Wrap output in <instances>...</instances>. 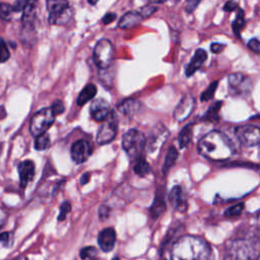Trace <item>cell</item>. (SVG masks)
Masks as SVG:
<instances>
[{
  "label": "cell",
  "instance_id": "1",
  "mask_svg": "<svg viewBox=\"0 0 260 260\" xmlns=\"http://www.w3.org/2000/svg\"><path fill=\"white\" fill-rule=\"evenodd\" d=\"M210 247L203 239L183 236L172 246L171 260H208Z\"/></svg>",
  "mask_w": 260,
  "mask_h": 260
},
{
  "label": "cell",
  "instance_id": "2",
  "mask_svg": "<svg viewBox=\"0 0 260 260\" xmlns=\"http://www.w3.org/2000/svg\"><path fill=\"white\" fill-rule=\"evenodd\" d=\"M199 153L211 160H226L234 154L231 140L219 131H211L198 142Z\"/></svg>",
  "mask_w": 260,
  "mask_h": 260
},
{
  "label": "cell",
  "instance_id": "3",
  "mask_svg": "<svg viewBox=\"0 0 260 260\" xmlns=\"http://www.w3.org/2000/svg\"><path fill=\"white\" fill-rule=\"evenodd\" d=\"M145 146L146 138L142 132L136 129H130L124 134L122 147L131 160L140 159Z\"/></svg>",
  "mask_w": 260,
  "mask_h": 260
},
{
  "label": "cell",
  "instance_id": "4",
  "mask_svg": "<svg viewBox=\"0 0 260 260\" xmlns=\"http://www.w3.org/2000/svg\"><path fill=\"white\" fill-rule=\"evenodd\" d=\"M46 5L51 24L63 25L71 19L73 11L67 0H47Z\"/></svg>",
  "mask_w": 260,
  "mask_h": 260
},
{
  "label": "cell",
  "instance_id": "5",
  "mask_svg": "<svg viewBox=\"0 0 260 260\" xmlns=\"http://www.w3.org/2000/svg\"><path fill=\"white\" fill-rule=\"evenodd\" d=\"M55 114L52 108H44L38 111L30 119L29 131L34 136H39L46 133L55 121Z\"/></svg>",
  "mask_w": 260,
  "mask_h": 260
},
{
  "label": "cell",
  "instance_id": "6",
  "mask_svg": "<svg viewBox=\"0 0 260 260\" xmlns=\"http://www.w3.org/2000/svg\"><path fill=\"white\" fill-rule=\"evenodd\" d=\"M114 59V47L109 40L103 39L93 49V60L99 68L105 70L109 68Z\"/></svg>",
  "mask_w": 260,
  "mask_h": 260
},
{
  "label": "cell",
  "instance_id": "7",
  "mask_svg": "<svg viewBox=\"0 0 260 260\" xmlns=\"http://www.w3.org/2000/svg\"><path fill=\"white\" fill-rule=\"evenodd\" d=\"M253 250L248 242L235 240L225 249L223 260H252Z\"/></svg>",
  "mask_w": 260,
  "mask_h": 260
},
{
  "label": "cell",
  "instance_id": "8",
  "mask_svg": "<svg viewBox=\"0 0 260 260\" xmlns=\"http://www.w3.org/2000/svg\"><path fill=\"white\" fill-rule=\"evenodd\" d=\"M118 131V120L116 114L112 111L108 118L101 125L98 134H96V142L100 145L110 143L117 135Z\"/></svg>",
  "mask_w": 260,
  "mask_h": 260
},
{
  "label": "cell",
  "instance_id": "9",
  "mask_svg": "<svg viewBox=\"0 0 260 260\" xmlns=\"http://www.w3.org/2000/svg\"><path fill=\"white\" fill-rule=\"evenodd\" d=\"M239 141L245 146H255L260 143V128L255 125H241L235 130Z\"/></svg>",
  "mask_w": 260,
  "mask_h": 260
},
{
  "label": "cell",
  "instance_id": "10",
  "mask_svg": "<svg viewBox=\"0 0 260 260\" xmlns=\"http://www.w3.org/2000/svg\"><path fill=\"white\" fill-rule=\"evenodd\" d=\"M229 87L233 95H247L252 88L250 79L242 73H233L229 76Z\"/></svg>",
  "mask_w": 260,
  "mask_h": 260
},
{
  "label": "cell",
  "instance_id": "11",
  "mask_svg": "<svg viewBox=\"0 0 260 260\" xmlns=\"http://www.w3.org/2000/svg\"><path fill=\"white\" fill-rule=\"evenodd\" d=\"M92 152V146L91 144L84 139H79L75 141L70 150L71 158L76 164H82L84 162Z\"/></svg>",
  "mask_w": 260,
  "mask_h": 260
},
{
  "label": "cell",
  "instance_id": "12",
  "mask_svg": "<svg viewBox=\"0 0 260 260\" xmlns=\"http://www.w3.org/2000/svg\"><path fill=\"white\" fill-rule=\"evenodd\" d=\"M194 107H195V101H194L193 96L190 94L184 95L181 99V101L179 102V104L177 105V107L175 108L174 118L178 122L185 121L192 113Z\"/></svg>",
  "mask_w": 260,
  "mask_h": 260
},
{
  "label": "cell",
  "instance_id": "13",
  "mask_svg": "<svg viewBox=\"0 0 260 260\" xmlns=\"http://www.w3.org/2000/svg\"><path fill=\"white\" fill-rule=\"evenodd\" d=\"M89 112H90L91 118L94 121L103 122L108 118V116L112 111L107 101H105L104 99H96L92 101L89 108Z\"/></svg>",
  "mask_w": 260,
  "mask_h": 260
},
{
  "label": "cell",
  "instance_id": "14",
  "mask_svg": "<svg viewBox=\"0 0 260 260\" xmlns=\"http://www.w3.org/2000/svg\"><path fill=\"white\" fill-rule=\"evenodd\" d=\"M168 130L164 125H158L154 128V131L150 134L149 142H148V151L154 152L160 148V146L164 144L165 140L168 137Z\"/></svg>",
  "mask_w": 260,
  "mask_h": 260
},
{
  "label": "cell",
  "instance_id": "15",
  "mask_svg": "<svg viewBox=\"0 0 260 260\" xmlns=\"http://www.w3.org/2000/svg\"><path fill=\"white\" fill-rule=\"evenodd\" d=\"M169 199H170L172 206L176 210H178L180 212H184L187 210V206H188L187 199H186L184 190L182 189L181 186L177 185L172 188L170 195H169Z\"/></svg>",
  "mask_w": 260,
  "mask_h": 260
},
{
  "label": "cell",
  "instance_id": "16",
  "mask_svg": "<svg viewBox=\"0 0 260 260\" xmlns=\"http://www.w3.org/2000/svg\"><path fill=\"white\" fill-rule=\"evenodd\" d=\"M98 243L100 248L105 252L113 250L116 244V232L113 228H106L102 230L98 236Z\"/></svg>",
  "mask_w": 260,
  "mask_h": 260
},
{
  "label": "cell",
  "instance_id": "17",
  "mask_svg": "<svg viewBox=\"0 0 260 260\" xmlns=\"http://www.w3.org/2000/svg\"><path fill=\"white\" fill-rule=\"evenodd\" d=\"M18 175L21 187H25L34 178L35 165L31 160H23L18 165Z\"/></svg>",
  "mask_w": 260,
  "mask_h": 260
},
{
  "label": "cell",
  "instance_id": "18",
  "mask_svg": "<svg viewBox=\"0 0 260 260\" xmlns=\"http://www.w3.org/2000/svg\"><path fill=\"white\" fill-rule=\"evenodd\" d=\"M206 58H207L206 52L203 49H197L186 68V71H185L186 76L188 77L192 76L203 65V63L206 61Z\"/></svg>",
  "mask_w": 260,
  "mask_h": 260
},
{
  "label": "cell",
  "instance_id": "19",
  "mask_svg": "<svg viewBox=\"0 0 260 260\" xmlns=\"http://www.w3.org/2000/svg\"><path fill=\"white\" fill-rule=\"evenodd\" d=\"M143 19V16L140 14V12L136 11H129L126 12L120 19L118 26L123 29H129L136 25H138Z\"/></svg>",
  "mask_w": 260,
  "mask_h": 260
},
{
  "label": "cell",
  "instance_id": "20",
  "mask_svg": "<svg viewBox=\"0 0 260 260\" xmlns=\"http://www.w3.org/2000/svg\"><path fill=\"white\" fill-rule=\"evenodd\" d=\"M37 10V0H26L24 9L22 11V24L23 25H34L36 19Z\"/></svg>",
  "mask_w": 260,
  "mask_h": 260
},
{
  "label": "cell",
  "instance_id": "21",
  "mask_svg": "<svg viewBox=\"0 0 260 260\" xmlns=\"http://www.w3.org/2000/svg\"><path fill=\"white\" fill-rule=\"evenodd\" d=\"M141 108V103L135 99H127L124 100L119 106L118 109L121 113L126 116H133L134 114L138 113Z\"/></svg>",
  "mask_w": 260,
  "mask_h": 260
},
{
  "label": "cell",
  "instance_id": "22",
  "mask_svg": "<svg viewBox=\"0 0 260 260\" xmlns=\"http://www.w3.org/2000/svg\"><path fill=\"white\" fill-rule=\"evenodd\" d=\"M95 93H96V86L93 83L86 84L77 96V100H76L77 105L78 106L85 105L87 102H89L94 98Z\"/></svg>",
  "mask_w": 260,
  "mask_h": 260
},
{
  "label": "cell",
  "instance_id": "23",
  "mask_svg": "<svg viewBox=\"0 0 260 260\" xmlns=\"http://www.w3.org/2000/svg\"><path fill=\"white\" fill-rule=\"evenodd\" d=\"M192 132H193L192 124H188L180 131L179 136H178L180 148H185L189 145V143L191 142V139H192Z\"/></svg>",
  "mask_w": 260,
  "mask_h": 260
},
{
  "label": "cell",
  "instance_id": "24",
  "mask_svg": "<svg viewBox=\"0 0 260 260\" xmlns=\"http://www.w3.org/2000/svg\"><path fill=\"white\" fill-rule=\"evenodd\" d=\"M178 150L175 146H171L167 152L164 165H162V174L167 175L169 170L175 165L177 158H178Z\"/></svg>",
  "mask_w": 260,
  "mask_h": 260
},
{
  "label": "cell",
  "instance_id": "25",
  "mask_svg": "<svg viewBox=\"0 0 260 260\" xmlns=\"http://www.w3.org/2000/svg\"><path fill=\"white\" fill-rule=\"evenodd\" d=\"M165 210H166V203L164 200V195L156 194V196L154 197L153 203L150 207V213L152 218L158 217Z\"/></svg>",
  "mask_w": 260,
  "mask_h": 260
},
{
  "label": "cell",
  "instance_id": "26",
  "mask_svg": "<svg viewBox=\"0 0 260 260\" xmlns=\"http://www.w3.org/2000/svg\"><path fill=\"white\" fill-rule=\"evenodd\" d=\"M221 107V102H216L215 104H213L205 113L203 119L205 121H209V122H216L219 119L218 113H219V109Z\"/></svg>",
  "mask_w": 260,
  "mask_h": 260
},
{
  "label": "cell",
  "instance_id": "27",
  "mask_svg": "<svg viewBox=\"0 0 260 260\" xmlns=\"http://www.w3.org/2000/svg\"><path fill=\"white\" fill-rule=\"evenodd\" d=\"M244 16H245L244 11L240 8L238 10L236 19L233 22V30L237 37H240V32L242 31L243 27L245 26V17Z\"/></svg>",
  "mask_w": 260,
  "mask_h": 260
},
{
  "label": "cell",
  "instance_id": "28",
  "mask_svg": "<svg viewBox=\"0 0 260 260\" xmlns=\"http://www.w3.org/2000/svg\"><path fill=\"white\" fill-rule=\"evenodd\" d=\"M134 172L139 177H145L150 172V166L145 159H143L141 157L140 159L137 160V162L134 167Z\"/></svg>",
  "mask_w": 260,
  "mask_h": 260
},
{
  "label": "cell",
  "instance_id": "29",
  "mask_svg": "<svg viewBox=\"0 0 260 260\" xmlns=\"http://www.w3.org/2000/svg\"><path fill=\"white\" fill-rule=\"evenodd\" d=\"M50 136L47 133L41 134L39 136L36 137V141H35V148L37 150H45L48 147H50Z\"/></svg>",
  "mask_w": 260,
  "mask_h": 260
},
{
  "label": "cell",
  "instance_id": "30",
  "mask_svg": "<svg viewBox=\"0 0 260 260\" xmlns=\"http://www.w3.org/2000/svg\"><path fill=\"white\" fill-rule=\"evenodd\" d=\"M98 250L94 247H84L80 250L79 256L82 260H99Z\"/></svg>",
  "mask_w": 260,
  "mask_h": 260
},
{
  "label": "cell",
  "instance_id": "31",
  "mask_svg": "<svg viewBox=\"0 0 260 260\" xmlns=\"http://www.w3.org/2000/svg\"><path fill=\"white\" fill-rule=\"evenodd\" d=\"M217 84L218 82L215 80L213 82H211L208 87L201 93V96H200V100L202 102H207L209 100H211L215 93V90H216V87H217Z\"/></svg>",
  "mask_w": 260,
  "mask_h": 260
},
{
  "label": "cell",
  "instance_id": "32",
  "mask_svg": "<svg viewBox=\"0 0 260 260\" xmlns=\"http://www.w3.org/2000/svg\"><path fill=\"white\" fill-rule=\"evenodd\" d=\"M244 209V203L240 202V203H237L235 205H232L230 206L229 208H226L224 210V216H228V217H232V216H238L242 213Z\"/></svg>",
  "mask_w": 260,
  "mask_h": 260
},
{
  "label": "cell",
  "instance_id": "33",
  "mask_svg": "<svg viewBox=\"0 0 260 260\" xmlns=\"http://www.w3.org/2000/svg\"><path fill=\"white\" fill-rule=\"evenodd\" d=\"M1 18L3 20H10L11 17H12V14L15 12L14 9H13V6L9 5V4H6V3H1Z\"/></svg>",
  "mask_w": 260,
  "mask_h": 260
},
{
  "label": "cell",
  "instance_id": "34",
  "mask_svg": "<svg viewBox=\"0 0 260 260\" xmlns=\"http://www.w3.org/2000/svg\"><path fill=\"white\" fill-rule=\"evenodd\" d=\"M71 210V204L68 201H65L61 204L60 206V211H59V215H58V221H62L65 219L66 215L70 212Z\"/></svg>",
  "mask_w": 260,
  "mask_h": 260
},
{
  "label": "cell",
  "instance_id": "35",
  "mask_svg": "<svg viewBox=\"0 0 260 260\" xmlns=\"http://www.w3.org/2000/svg\"><path fill=\"white\" fill-rule=\"evenodd\" d=\"M9 56H10V53H9L8 48H7V45H6L5 41L2 39V40H1V52H0V60H1V63L6 62V61L9 59Z\"/></svg>",
  "mask_w": 260,
  "mask_h": 260
},
{
  "label": "cell",
  "instance_id": "36",
  "mask_svg": "<svg viewBox=\"0 0 260 260\" xmlns=\"http://www.w3.org/2000/svg\"><path fill=\"white\" fill-rule=\"evenodd\" d=\"M51 108H52V110H53V112H54V114H55L56 116L62 114V113L64 112V110H65L64 104H63L61 101H55V102L52 104Z\"/></svg>",
  "mask_w": 260,
  "mask_h": 260
},
{
  "label": "cell",
  "instance_id": "37",
  "mask_svg": "<svg viewBox=\"0 0 260 260\" xmlns=\"http://www.w3.org/2000/svg\"><path fill=\"white\" fill-rule=\"evenodd\" d=\"M248 47L256 54H260V41L258 39H251L248 43Z\"/></svg>",
  "mask_w": 260,
  "mask_h": 260
},
{
  "label": "cell",
  "instance_id": "38",
  "mask_svg": "<svg viewBox=\"0 0 260 260\" xmlns=\"http://www.w3.org/2000/svg\"><path fill=\"white\" fill-rule=\"evenodd\" d=\"M156 10V7L154 5H146L144 7H142L140 9V14L143 16V17H148L149 15H151L154 11Z\"/></svg>",
  "mask_w": 260,
  "mask_h": 260
},
{
  "label": "cell",
  "instance_id": "39",
  "mask_svg": "<svg viewBox=\"0 0 260 260\" xmlns=\"http://www.w3.org/2000/svg\"><path fill=\"white\" fill-rule=\"evenodd\" d=\"M201 0H187V3H186V10L187 12L191 13L195 10V8L198 6V4L200 3Z\"/></svg>",
  "mask_w": 260,
  "mask_h": 260
},
{
  "label": "cell",
  "instance_id": "40",
  "mask_svg": "<svg viewBox=\"0 0 260 260\" xmlns=\"http://www.w3.org/2000/svg\"><path fill=\"white\" fill-rule=\"evenodd\" d=\"M110 214V208L106 205H102L99 209V216L101 219H106L109 217Z\"/></svg>",
  "mask_w": 260,
  "mask_h": 260
},
{
  "label": "cell",
  "instance_id": "41",
  "mask_svg": "<svg viewBox=\"0 0 260 260\" xmlns=\"http://www.w3.org/2000/svg\"><path fill=\"white\" fill-rule=\"evenodd\" d=\"M236 8H238V3L234 0H229L228 2H225V4L223 5V10L224 11H233Z\"/></svg>",
  "mask_w": 260,
  "mask_h": 260
},
{
  "label": "cell",
  "instance_id": "42",
  "mask_svg": "<svg viewBox=\"0 0 260 260\" xmlns=\"http://www.w3.org/2000/svg\"><path fill=\"white\" fill-rule=\"evenodd\" d=\"M115 19H116V14L112 13V12H109V13H106L104 15V17L102 18V21H103L104 24H109L112 21H114Z\"/></svg>",
  "mask_w": 260,
  "mask_h": 260
},
{
  "label": "cell",
  "instance_id": "43",
  "mask_svg": "<svg viewBox=\"0 0 260 260\" xmlns=\"http://www.w3.org/2000/svg\"><path fill=\"white\" fill-rule=\"evenodd\" d=\"M224 45H222V44H219V43H213V44H211V46H210V50H211V52L212 53H214V54H218V53H220V52H222L223 51V49H224Z\"/></svg>",
  "mask_w": 260,
  "mask_h": 260
},
{
  "label": "cell",
  "instance_id": "44",
  "mask_svg": "<svg viewBox=\"0 0 260 260\" xmlns=\"http://www.w3.org/2000/svg\"><path fill=\"white\" fill-rule=\"evenodd\" d=\"M25 3H26V0H16V2L14 3V5H12L14 11H15V12L23 11L24 6H25Z\"/></svg>",
  "mask_w": 260,
  "mask_h": 260
},
{
  "label": "cell",
  "instance_id": "45",
  "mask_svg": "<svg viewBox=\"0 0 260 260\" xmlns=\"http://www.w3.org/2000/svg\"><path fill=\"white\" fill-rule=\"evenodd\" d=\"M1 243L4 246H9V241H11V235L9 233H2L1 237H0Z\"/></svg>",
  "mask_w": 260,
  "mask_h": 260
},
{
  "label": "cell",
  "instance_id": "46",
  "mask_svg": "<svg viewBox=\"0 0 260 260\" xmlns=\"http://www.w3.org/2000/svg\"><path fill=\"white\" fill-rule=\"evenodd\" d=\"M89 178H90V174L89 173H84L81 178H80V184L81 185H85L88 183L89 181Z\"/></svg>",
  "mask_w": 260,
  "mask_h": 260
},
{
  "label": "cell",
  "instance_id": "47",
  "mask_svg": "<svg viewBox=\"0 0 260 260\" xmlns=\"http://www.w3.org/2000/svg\"><path fill=\"white\" fill-rule=\"evenodd\" d=\"M167 0H149V3L150 4H160V3H164Z\"/></svg>",
  "mask_w": 260,
  "mask_h": 260
},
{
  "label": "cell",
  "instance_id": "48",
  "mask_svg": "<svg viewBox=\"0 0 260 260\" xmlns=\"http://www.w3.org/2000/svg\"><path fill=\"white\" fill-rule=\"evenodd\" d=\"M98 1H99V0H87V2H88L89 4H91V5L96 4V3H98Z\"/></svg>",
  "mask_w": 260,
  "mask_h": 260
},
{
  "label": "cell",
  "instance_id": "49",
  "mask_svg": "<svg viewBox=\"0 0 260 260\" xmlns=\"http://www.w3.org/2000/svg\"><path fill=\"white\" fill-rule=\"evenodd\" d=\"M112 260H120V259H119V258H118V257H115V258H113V259H112Z\"/></svg>",
  "mask_w": 260,
  "mask_h": 260
},
{
  "label": "cell",
  "instance_id": "50",
  "mask_svg": "<svg viewBox=\"0 0 260 260\" xmlns=\"http://www.w3.org/2000/svg\"><path fill=\"white\" fill-rule=\"evenodd\" d=\"M257 260H260V256H259V257H258V258H257Z\"/></svg>",
  "mask_w": 260,
  "mask_h": 260
},
{
  "label": "cell",
  "instance_id": "51",
  "mask_svg": "<svg viewBox=\"0 0 260 260\" xmlns=\"http://www.w3.org/2000/svg\"><path fill=\"white\" fill-rule=\"evenodd\" d=\"M13 260H16V259H13Z\"/></svg>",
  "mask_w": 260,
  "mask_h": 260
}]
</instances>
